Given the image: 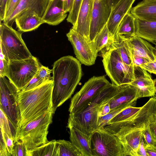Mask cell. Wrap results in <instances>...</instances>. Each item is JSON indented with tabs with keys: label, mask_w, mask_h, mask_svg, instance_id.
<instances>
[{
	"label": "cell",
	"mask_w": 156,
	"mask_h": 156,
	"mask_svg": "<svg viewBox=\"0 0 156 156\" xmlns=\"http://www.w3.org/2000/svg\"><path fill=\"white\" fill-rule=\"evenodd\" d=\"M80 62L70 55L62 57L54 62L52 69L53 87L52 111L70 98L82 76Z\"/></svg>",
	"instance_id": "1"
},
{
	"label": "cell",
	"mask_w": 156,
	"mask_h": 156,
	"mask_svg": "<svg viewBox=\"0 0 156 156\" xmlns=\"http://www.w3.org/2000/svg\"><path fill=\"white\" fill-rule=\"evenodd\" d=\"M20 0H8L5 7L4 21L10 15L18 5Z\"/></svg>",
	"instance_id": "38"
},
{
	"label": "cell",
	"mask_w": 156,
	"mask_h": 156,
	"mask_svg": "<svg viewBox=\"0 0 156 156\" xmlns=\"http://www.w3.org/2000/svg\"><path fill=\"white\" fill-rule=\"evenodd\" d=\"M110 112V108L109 102L103 105L99 109L98 112L99 117L104 116Z\"/></svg>",
	"instance_id": "43"
},
{
	"label": "cell",
	"mask_w": 156,
	"mask_h": 156,
	"mask_svg": "<svg viewBox=\"0 0 156 156\" xmlns=\"http://www.w3.org/2000/svg\"><path fill=\"white\" fill-rule=\"evenodd\" d=\"M93 3V0H83L76 23L72 27L88 42L91 41L90 30Z\"/></svg>",
	"instance_id": "15"
},
{
	"label": "cell",
	"mask_w": 156,
	"mask_h": 156,
	"mask_svg": "<svg viewBox=\"0 0 156 156\" xmlns=\"http://www.w3.org/2000/svg\"><path fill=\"white\" fill-rule=\"evenodd\" d=\"M141 98L137 87L129 83L123 84L119 86L117 93L109 102L110 112L135 106L137 99Z\"/></svg>",
	"instance_id": "12"
},
{
	"label": "cell",
	"mask_w": 156,
	"mask_h": 156,
	"mask_svg": "<svg viewBox=\"0 0 156 156\" xmlns=\"http://www.w3.org/2000/svg\"><path fill=\"white\" fill-rule=\"evenodd\" d=\"M136 17L130 12L126 14L120 22L114 36L128 40L135 35Z\"/></svg>",
	"instance_id": "24"
},
{
	"label": "cell",
	"mask_w": 156,
	"mask_h": 156,
	"mask_svg": "<svg viewBox=\"0 0 156 156\" xmlns=\"http://www.w3.org/2000/svg\"><path fill=\"white\" fill-rule=\"evenodd\" d=\"M52 72V69H49L48 67L41 65L37 72L38 76L45 82H47L52 80V78L50 76V74Z\"/></svg>",
	"instance_id": "36"
},
{
	"label": "cell",
	"mask_w": 156,
	"mask_h": 156,
	"mask_svg": "<svg viewBox=\"0 0 156 156\" xmlns=\"http://www.w3.org/2000/svg\"><path fill=\"white\" fill-rule=\"evenodd\" d=\"M83 0H74L72 9L69 12L66 19L68 22L75 25L76 21L79 11Z\"/></svg>",
	"instance_id": "31"
},
{
	"label": "cell",
	"mask_w": 156,
	"mask_h": 156,
	"mask_svg": "<svg viewBox=\"0 0 156 156\" xmlns=\"http://www.w3.org/2000/svg\"><path fill=\"white\" fill-rule=\"evenodd\" d=\"M40 65L37 58L33 56L25 59L10 60L5 76L21 90L36 74Z\"/></svg>",
	"instance_id": "7"
},
{
	"label": "cell",
	"mask_w": 156,
	"mask_h": 156,
	"mask_svg": "<svg viewBox=\"0 0 156 156\" xmlns=\"http://www.w3.org/2000/svg\"><path fill=\"white\" fill-rule=\"evenodd\" d=\"M21 35V33L14 29L12 26L1 22L0 49L8 61L25 59L33 56Z\"/></svg>",
	"instance_id": "6"
},
{
	"label": "cell",
	"mask_w": 156,
	"mask_h": 156,
	"mask_svg": "<svg viewBox=\"0 0 156 156\" xmlns=\"http://www.w3.org/2000/svg\"><path fill=\"white\" fill-rule=\"evenodd\" d=\"M53 87L51 80L32 89L18 91L17 101L21 120L18 127L23 126L52 111Z\"/></svg>",
	"instance_id": "2"
},
{
	"label": "cell",
	"mask_w": 156,
	"mask_h": 156,
	"mask_svg": "<svg viewBox=\"0 0 156 156\" xmlns=\"http://www.w3.org/2000/svg\"></svg>",
	"instance_id": "48"
},
{
	"label": "cell",
	"mask_w": 156,
	"mask_h": 156,
	"mask_svg": "<svg viewBox=\"0 0 156 156\" xmlns=\"http://www.w3.org/2000/svg\"><path fill=\"white\" fill-rule=\"evenodd\" d=\"M144 148L148 156H156V147L144 143Z\"/></svg>",
	"instance_id": "42"
},
{
	"label": "cell",
	"mask_w": 156,
	"mask_h": 156,
	"mask_svg": "<svg viewBox=\"0 0 156 156\" xmlns=\"http://www.w3.org/2000/svg\"><path fill=\"white\" fill-rule=\"evenodd\" d=\"M54 114L52 111L49 112L23 126L17 127L15 141L21 140L27 150L47 143L48 141L47 138L48 129Z\"/></svg>",
	"instance_id": "4"
},
{
	"label": "cell",
	"mask_w": 156,
	"mask_h": 156,
	"mask_svg": "<svg viewBox=\"0 0 156 156\" xmlns=\"http://www.w3.org/2000/svg\"><path fill=\"white\" fill-rule=\"evenodd\" d=\"M101 52L105 71L113 84L119 86L134 80V69L124 63L119 52L112 45Z\"/></svg>",
	"instance_id": "5"
},
{
	"label": "cell",
	"mask_w": 156,
	"mask_h": 156,
	"mask_svg": "<svg viewBox=\"0 0 156 156\" xmlns=\"http://www.w3.org/2000/svg\"><path fill=\"white\" fill-rule=\"evenodd\" d=\"M15 21L16 28L23 32L34 30L44 23L42 17L33 11L23 12L15 19Z\"/></svg>",
	"instance_id": "21"
},
{
	"label": "cell",
	"mask_w": 156,
	"mask_h": 156,
	"mask_svg": "<svg viewBox=\"0 0 156 156\" xmlns=\"http://www.w3.org/2000/svg\"><path fill=\"white\" fill-rule=\"evenodd\" d=\"M77 59L82 64L90 66L95 63L98 52L93 42H88L72 28L66 34Z\"/></svg>",
	"instance_id": "11"
},
{
	"label": "cell",
	"mask_w": 156,
	"mask_h": 156,
	"mask_svg": "<svg viewBox=\"0 0 156 156\" xmlns=\"http://www.w3.org/2000/svg\"><path fill=\"white\" fill-rule=\"evenodd\" d=\"M19 90L5 76H0V108L16 129L21 120L17 97Z\"/></svg>",
	"instance_id": "10"
},
{
	"label": "cell",
	"mask_w": 156,
	"mask_h": 156,
	"mask_svg": "<svg viewBox=\"0 0 156 156\" xmlns=\"http://www.w3.org/2000/svg\"><path fill=\"white\" fill-rule=\"evenodd\" d=\"M9 0H0V21H3L5 7Z\"/></svg>",
	"instance_id": "44"
},
{
	"label": "cell",
	"mask_w": 156,
	"mask_h": 156,
	"mask_svg": "<svg viewBox=\"0 0 156 156\" xmlns=\"http://www.w3.org/2000/svg\"><path fill=\"white\" fill-rule=\"evenodd\" d=\"M15 140L0 129V156H11Z\"/></svg>",
	"instance_id": "28"
},
{
	"label": "cell",
	"mask_w": 156,
	"mask_h": 156,
	"mask_svg": "<svg viewBox=\"0 0 156 156\" xmlns=\"http://www.w3.org/2000/svg\"><path fill=\"white\" fill-rule=\"evenodd\" d=\"M67 16L62 0H49L42 18L44 23L56 26L62 22Z\"/></svg>",
	"instance_id": "18"
},
{
	"label": "cell",
	"mask_w": 156,
	"mask_h": 156,
	"mask_svg": "<svg viewBox=\"0 0 156 156\" xmlns=\"http://www.w3.org/2000/svg\"><path fill=\"white\" fill-rule=\"evenodd\" d=\"M55 140L34 149L28 150L27 156H59V148Z\"/></svg>",
	"instance_id": "26"
},
{
	"label": "cell",
	"mask_w": 156,
	"mask_h": 156,
	"mask_svg": "<svg viewBox=\"0 0 156 156\" xmlns=\"http://www.w3.org/2000/svg\"><path fill=\"white\" fill-rule=\"evenodd\" d=\"M68 128L70 131V141L81 153L82 156H93L91 147L92 133H83L73 126Z\"/></svg>",
	"instance_id": "20"
},
{
	"label": "cell",
	"mask_w": 156,
	"mask_h": 156,
	"mask_svg": "<svg viewBox=\"0 0 156 156\" xmlns=\"http://www.w3.org/2000/svg\"><path fill=\"white\" fill-rule=\"evenodd\" d=\"M112 10L105 0H93L90 38L93 41L97 35L107 24Z\"/></svg>",
	"instance_id": "13"
},
{
	"label": "cell",
	"mask_w": 156,
	"mask_h": 156,
	"mask_svg": "<svg viewBox=\"0 0 156 156\" xmlns=\"http://www.w3.org/2000/svg\"><path fill=\"white\" fill-rule=\"evenodd\" d=\"M46 82L40 78L38 76L37 72L29 83L21 90L26 91L34 89Z\"/></svg>",
	"instance_id": "37"
},
{
	"label": "cell",
	"mask_w": 156,
	"mask_h": 156,
	"mask_svg": "<svg viewBox=\"0 0 156 156\" xmlns=\"http://www.w3.org/2000/svg\"><path fill=\"white\" fill-rule=\"evenodd\" d=\"M149 120L145 124L142 130V137L145 144L152 145L156 147V140L151 132L149 126Z\"/></svg>",
	"instance_id": "33"
},
{
	"label": "cell",
	"mask_w": 156,
	"mask_h": 156,
	"mask_svg": "<svg viewBox=\"0 0 156 156\" xmlns=\"http://www.w3.org/2000/svg\"><path fill=\"white\" fill-rule=\"evenodd\" d=\"M136 0H119L112 9L107 25L110 34L114 36L118 27L125 15L130 12Z\"/></svg>",
	"instance_id": "17"
},
{
	"label": "cell",
	"mask_w": 156,
	"mask_h": 156,
	"mask_svg": "<svg viewBox=\"0 0 156 156\" xmlns=\"http://www.w3.org/2000/svg\"><path fill=\"white\" fill-rule=\"evenodd\" d=\"M27 150L24 143L20 140L14 141L11 156H27Z\"/></svg>",
	"instance_id": "32"
},
{
	"label": "cell",
	"mask_w": 156,
	"mask_h": 156,
	"mask_svg": "<svg viewBox=\"0 0 156 156\" xmlns=\"http://www.w3.org/2000/svg\"><path fill=\"white\" fill-rule=\"evenodd\" d=\"M114 37L110 33L107 24L92 41L97 52L98 53L104 48H109L112 45Z\"/></svg>",
	"instance_id": "27"
},
{
	"label": "cell",
	"mask_w": 156,
	"mask_h": 156,
	"mask_svg": "<svg viewBox=\"0 0 156 156\" xmlns=\"http://www.w3.org/2000/svg\"><path fill=\"white\" fill-rule=\"evenodd\" d=\"M119 87L110 83L97 94L82 112L75 114L69 113L67 127L73 126L87 134L93 133L98 128L99 109L109 101Z\"/></svg>",
	"instance_id": "3"
},
{
	"label": "cell",
	"mask_w": 156,
	"mask_h": 156,
	"mask_svg": "<svg viewBox=\"0 0 156 156\" xmlns=\"http://www.w3.org/2000/svg\"><path fill=\"white\" fill-rule=\"evenodd\" d=\"M135 35L154 44L156 43V21L136 17Z\"/></svg>",
	"instance_id": "23"
},
{
	"label": "cell",
	"mask_w": 156,
	"mask_h": 156,
	"mask_svg": "<svg viewBox=\"0 0 156 156\" xmlns=\"http://www.w3.org/2000/svg\"><path fill=\"white\" fill-rule=\"evenodd\" d=\"M91 147L93 156H125L119 141L104 127L98 128L91 133Z\"/></svg>",
	"instance_id": "8"
},
{
	"label": "cell",
	"mask_w": 156,
	"mask_h": 156,
	"mask_svg": "<svg viewBox=\"0 0 156 156\" xmlns=\"http://www.w3.org/2000/svg\"><path fill=\"white\" fill-rule=\"evenodd\" d=\"M112 45L118 51L124 63L130 68L134 69L132 54L127 40L115 36Z\"/></svg>",
	"instance_id": "25"
},
{
	"label": "cell",
	"mask_w": 156,
	"mask_h": 156,
	"mask_svg": "<svg viewBox=\"0 0 156 156\" xmlns=\"http://www.w3.org/2000/svg\"><path fill=\"white\" fill-rule=\"evenodd\" d=\"M8 62H9L5 59L4 55L0 49V76H5V73Z\"/></svg>",
	"instance_id": "40"
},
{
	"label": "cell",
	"mask_w": 156,
	"mask_h": 156,
	"mask_svg": "<svg viewBox=\"0 0 156 156\" xmlns=\"http://www.w3.org/2000/svg\"><path fill=\"white\" fill-rule=\"evenodd\" d=\"M74 0H66V12H69L71 10Z\"/></svg>",
	"instance_id": "46"
},
{
	"label": "cell",
	"mask_w": 156,
	"mask_h": 156,
	"mask_svg": "<svg viewBox=\"0 0 156 156\" xmlns=\"http://www.w3.org/2000/svg\"><path fill=\"white\" fill-rule=\"evenodd\" d=\"M144 142L142 137L137 151L138 156H148L144 148Z\"/></svg>",
	"instance_id": "45"
},
{
	"label": "cell",
	"mask_w": 156,
	"mask_h": 156,
	"mask_svg": "<svg viewBox=\"0 0 156 156\" xmlns=\"http://www.w3.org/2000/svg\"><path fill=\"white\" fill-rule=\"evenodd\" d=\"M56 143L59 148V156H82L71 141L59 140H56Z\"/></svg>",
	"instance_id": "29"
},
{
	"label": "cell",
	"mask_w": 156,
	"mask_h": 156,
	"mask_svg": "<svg viewBox=\"0 0 156 156\" xmlns=\"http://www.w3.org/2000/svg\"><path fill=\"white\" fill-rule=\"evenodd\" d=\"M139 67L150 73L156 75V58L153 61L144 63Z\"/></svg>",
	"instance_id": "39"
},
{
	"label": "cell",
	"mask_w": 156,
	"mask_h": 156,
	"mask_svg": "<svg viewBox=\"0 0 156 156\" xmlns=\"http://www.w3.org/2000/svg\"><path fill=\"white\" fill-rule=\"evenodd\" d=\"M127 41L132 55L143 57L152 61L156 58L154 47L147 41L136 35Z\"/></svg>",
	"instance_id": "19"
},
{
	"label": "cell",
	"mask_w": 156,
	"mask_h": 156,
	"mask_svg": "<svg viewBox=\"0 0 156 156\" xmlns=\"http://www.w3.org/2000/svg\"><path fill=\"white\" fill-rule=\"evenodd\" d=\"M154 44H155V46L154 47V53L155 54V55L156 56V43H154Z\"/></svg>",
	"instance_id": "47"
},
{
	"label": "cell",
	"mask_w": 156,
	"mask_h": 156,
	"mask_svg": "<svg viewBox=\"0 0 156 156\" xmlns=\"http://www.w3.org/2000/svg\"><path fill=\"white\" fill-rule=\"evenodd\" d=\"M149 126L152 135L156 140V100L149 116Z\"/></svg>",
	"instance_id": "34"
},
{
	"label": "cell",
	"mask_w": 156,
	"mask_h": 156,
	"mask_svg": "<svg viewBox=\"0 0 156 156\" xmlns=\"http://www.w3.org/2000/svg\"><path fill=\"white\" fill-rule=\"evenodd\" d=\"M133 61L134 66H140L144 63L151 61L143 57L136 55H132Z\"/></svg>",
	"instance_id": "41"
},
{
	"label": "cell",
	"mask_w": 156,
	"mask_h": 156,
	"mask_svg": "<svg viewBox=\"0 0 156 156\" xmlns=\"http://www.w3.org/2000/svg\"><path fill=\"white\" fill-rule=\"evenodd\" d=\"M110 83L104 76H93L86 82L71 99L70 114L82 112L97 94Z\"/></svg>",
	"instance_id": "9"
},
{
	"label": "cell",
	"mask_w": 156,
	"mask_h": 156,
	"mask_svg": "<svg viewBox=\"0 0 156 156\" xmlns=\"http://www.w3.org/2000/svg\"><path fill=\"white\" fill-rule=\"evenodd\" d=\"M0 129H2L10 137L15 140L16 129L11 123L7 116L3 111L0 108Z\"/></svg>",
	"instance_id": "30"
},
{
	"label": "cell",
	"mask_w": 156,
	"mask_h": 156,
	"mask_svg": "<svg viewBox=\"0 0 156 156\" xmlns=\"http://www.w3.org/2000/svg\"><path fill=\"white\" fill-rule=\"evenodd\" d=\"M49 0H20L10 15L3 21L12 26L15 19L23 12L28 11L35 12L42 17Z\"/></svg>",
	"instance_id": "16"
},
{
	"label": "cell",
	"mask_w": 156,
	"mask_h": 156,
	"mask_svg": "<svg viewBox=\"0 0 156 156\" xmlns=\"http://www.w3.org/2000/svg\"><path fill=\"white\" fill-rule=\"evenodd\" d=\"M135 79L129 83L137 87L141 97H153L156 94V78L139 66H134Z\"/></svg>",
	"instance_id": "14"
},
{
	"label": "cell",
	"mask_w": 156,
	"mask_h": 156,
	"mask_svg": "<svg viewBox=\"0 0 156 156\" xmlns=\"http://www.w3.org/2000/svg\"><path fill=\"white\" fill-rule=\"evenodd\" d=\"M124 109L114 110L104 116L99 117L98 128L104 127L109 121Z\"/></svg>",
	"instance_id": "35"
},
{
	"label": "cell",
	"mask_w": 156,
	"mask_h": 156,
	"mask_svg": "<svg viewBox=\"0 0 156 156\" xmlns=\"http://www.w3.org/2000/svg\"><path fill=\"white\" fill-rule=\"evenodd\" d=\"M130 12L139 19L156 21V0H143L132 8Z\"/></svg>",
	"instance_id": "22"
}]
</instances>
